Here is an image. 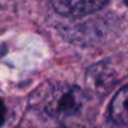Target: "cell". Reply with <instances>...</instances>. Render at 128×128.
I'll list each match as a JSON object with an SVG mask.
<instances>
[{
	"label": "cell",
	"mask_w": 128,
	"mask_h": 128,
	"mask_svg": "<svg viewBox=\"0 0 128 128\" xmlns=\"http://www.w3.org/2000/svg\"><path fill=\"white\" fill-rule=\"evenodd\" d=\"M83 92L74 86H63L53 89L46 102V112L55 118H68L82 108Z\"/></svg>",
	"instance_id": "obj_1"
},
{
	"label": "cell",
	"mask_w": 128,
	"mask_h": 128,
	"mask_svg": "<svg viewBox=\"0 0 128 128\" xmlns=\"http://www.w3.org/2000/svg\"><path fill=\"white\" fill-rule=\"evenodd\" d=\"M109 0H53L55 10L63 15L84 16L108 4Z\"/></svg>",
	"instance_id": "obj_2"
},
{
	"label": "cell",
	"mask_w": 128,
	"mask_h": 128,
	"mask_svg": "<svg viewBox=\"0 0 128 128\" xmlns=\"http://www.w3.org/2000/svg\"><path fill=\"white\" fill-rule=\"evenodd\" d=\"M109 116L118 124H128V84L124 86L112 99Z\"/></svg>",
	"instance_id": "obj_3"
},
{
	"label": "cell",
	"mask_w": 128,
	"mask_h": 128,
	"mask_svg": "<svg viewBox=\"0 0 128 128\" xmlns=\"http://www.w3.org/2000/svg\"><path fill=\"white\" fill-rule=\"evenodd\" d=\"M97 68L98 69H90V72H88L89 76L88 83H90L96 88H100L102 86H108L109 82L112 80V72H109L108 68L104 69L103 66H98Z\"/></svg>",
	"instance_id": "obj_4"
},
{
	"label": "cell",
	"mask_w": 128,
	"mask_h": 128,
	"mask_svg": "<svg viewBox=\"0 0 128 128\" xmlns=\"http://www.w3.org/2000/svg\"><path fill=\"white\" fill-rule=\"evenodd\" d=\"M5 114H6L5 106H4V103L2 100H0V126H3L4 122H5Z\"/></svg>",
	"instance_id": "obj_5"
},
{
	"label": "cell",
	"mask_w": 128,
	"mask_h": 128,
	"mask_svg": "<svg viewBox=\"0 0 128 128\" xmlns=\"http://www.w3.org/2000/svg\"><path fill=\"white\" fill-rule=\"evenodd\" d=\"M124 3H126V4L128 5V0H124Z\"/></svg>",
	"instance_id": "obj_6"
},
{
	"label": "cell",
	"mask_w": 128,
	"mask_h": 128,
	"mask_svg": "<svg viewBox=\"0 0 128 128\" xmlns=\"http://www.w3.org/2000/svg\"><path fill=\"white\" fill-rule=\"evenodd\" d=\"M62 128H63V127H62Z\"/></svg>",
	"instance_id": "obj_7"
}]
</instances>
